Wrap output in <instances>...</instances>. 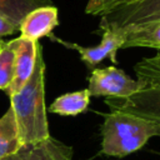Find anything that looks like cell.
<instances>
[{
	"mask_svg": "<svg viewBox=\"0 0 160 160\" xmlns=\"http://www.w3.org/2000/svg\"><path fill=\"white\" fill-rule=\"evenodd\" d=\"M10 108L14 112L22 145H31L50 136L45 106V61L42 48L39 49L35 68L26 84L10 95Z\"/></svg>",
	"mask_w": 160,
	"mask_h": 160,
	"instance_id": "6da1fadb",
	"label": "cell"
},
{
	"mask_svg": "<svg viewBox=\"0 0 160 160\" xmlns=\"http://www.w3.org/2000/svg\"><path fill=\"white\" fill-rule=\"evenodd\" d=\"M101 125V150L106 156L124 158L140 150L152 136H160V128L145 119L112 110Z\"/></svg>",
	"mask_w": 160,
	"mask_h": 160,
	"instance_id": "7a4b0ae2",
	"label": "cell"
},
{
	"mask_svg": "<svg viewBox=\"0 0 160 160\" xmlns=\"http://www.w3.org/2000/svg\"><path fill=\"white\" fill-rule=\"evenodd\" d=\"M136 79L144 86L126 98H106L111 110L122 111L145 119L160 128V69L149 65L144 59L134 66Z\"/></svg>",
	"mask_w": 160,
	"mask_h": 160,
	"instance_id": "3957f363",
	"label": "cell"
},
{
	"mask_svg": "<svg viewBox=\"0 0 160 160\" xmlns=\"http://www.w3.org/2000/svg\"><path fill=\"white\" fill-rule=\"evenodd\" d=\"M99 30H101V41L95 46H81L79 44L69 42L62 39L55 38L52 34L49 38L69 49L78 51L81 61L88 66V69L92 70L98 64L108 58L112 62H116V52L119 49H122L126 39V32L122 29H116L106 24L99 22Z\"/></svg>",
	"mask_w": 160,
	"mask_h": 160,
	"instance_id": "277c9868",
	"label": "cell"
},
{
	"mask_svg": "<svg viewBox=\"0 0 160 160\" xmlns=\"http://www.w3.org/2000/svg\"><path fill=\"white\" fill-rule=\"evenodd\" d=\"M160 20V0H132L100 15V22L116 29H130Z\"/></svg>",
	"mask_w": 160,
	"mask_h": 160,
	"instance_id": "5b68a950",
	"label": "cell"
},
{
	"mask_svg": "<svg viewBox=\"0 0 160 160\" xmlns=\"http://www.w3.org/2000/svg\"><path fill=\"white\" fill-rule=\"evenodd\" d=\"M90 96L126 98L144 86L139 79H132L116 66L92 69L88 78Z\"/></svg>",
	"mask_w": 160,
	"mask_h": 160,
	"instance_id": "8992f818",
	"label": "cell"
},
{
	"mask_svg": "<svg viewBox=\"0 0 160 160\" xmlns=\"http://www.w3.org/2000/svg\"><path fill=\"white\" fill-rule=\"evenodd\" d=\"M59 25V10L54 5L36 8L28 12L19 25L20 36L24 39L39 41V39L50 36Z\"/></svg>",
	"mask_w": 160,
	"mask_h": 160,
	"instance_id": "52a82bcc",
	"label": "cell"
},
{
	"mask_svg": "<svg viewBox=\"0 0 160 160\" xmlns=\"http://www.w3.org/2000/svg\"><path fill=\"white\" fill-rule=\"evenodd\" d=\"M41 48L39 41L24 39L21 36L16 38V49H15V69H14V79L8 89V95H12L18 92L31 76L36 55L39 49Z\"/></svg>",
	"mask_w": 160,
	"mask_h": 160,
	"instance_id": "ba28073f",
	"label": "cell"
},
{
	"mask_svg": "<svg viewBox=\"0 0 160 160\" xmlns=\"http://www.w3.org/2000/svg\"><path fill=\"white\" fill-rule=\"evenodd\" d=\"M25 160H72V148L49 136L39 142L26 145Z\"/></svg>",
	"mask_w": 160,
	"mask_h": 160,
	"instance_id": "9c48e42d",
	"label": "cell"
},
{
	"mask_svg": "<svg viewBox=\"0 0 160 160\" xmlns=\"http://www.w3.org/2000/svg\"><path fill=\"white\" fill-rule=\"evenodd\" d=\"M90 104V94L88 89L66 92L58 96L49 106V111L61 116H76L88 110Z\"/></svg>",
	"mask_w": 160,
	"mask_h": 160,
	"instance_id": "30bf717a",
	"label": "cell"
},
{
	"mask_svg": "<svg viewBox=\"0 0 160 160\" xmlns=\"http://www.w3.org/2000/svg\"><path fill=\"white\" fill-rule=\"evenodd\" d=\"M126 39L122 49L151 48L160 50V20L141 26L125 29Z\"/></svg>",
	"mask_w": 160,
	"mask_h": 160,
	"instance_id": "8fae6325",
	"label": "cell"
},
{
	"mask_svg": "<svg viewBox=\"0 0 160 160\" xmlns=\"http://www.w3.org/2000/svg\"><path fill=\"white\" fill-rule=\"evenodd\" d=\"M22 146L14 112L9 108L0 118V158L11 155Z\"/></svg>",
	"mask_w": 160,
	"mask_h": 160,
	"instance_id": "7c38bea8",
	"label": "cell"
},
{
	"mask_svg": "<svg viewBox=\"0 0 160 160\" xmlns=\"http://www.w3.org/2000/svg\"><path fill=\"white\" fill-rule=\"evenodd\" d=\"M45 5L54 4L51 0H0V15L10 19L16 25H20L28 12Z\"/></svg>",
	"mask_w": 160,
	"mask_h": 160,
	"instance_id": "4fadbf2b",
	"label": "cell"
},
{
	"mask_svg": "<svg viewBox=\"0 0 160 160\" xmlns=\"http://www.w3.org/2000/svg\"><path fill=\"white\" fill-rule=\"evenodd\" d=\"M16 38L9 41L0 40V90L8 91L14 79Z\"/></svg>",
	"mask_w": 160,
	"mask_h": 160,
	"instance_id": "5bb4252c",
	"label": "cell"
},
{
	"mask_svg": "<svg viewBox=\"0 0 160 160\" xmlns=\"http://www.w3.org/2000/svg\"><path fill=\"white\" fill-rule=\"evenodd\" d=\"M112 0H88V4H86V14L89 15H101L109 6V4L111 2Z\"/></svg>",
	"mask_w": 160,
	"mask_h": 160,
	"instance_id": "9a60e30c",
	"label": "cell"
},
{
	"mask_svg": "<svg viewBox=\"0 0 160 160\" xmlns=\"http://www.w3.org/2000/svg\"><path fill=\"white\" fill-rule=\"evenodd\" d=\"M16 31H19V25H16L15 22H12L10 19L0 15V40L4 36L15 34Z\"/></svg>",
	"mask_w": 160,
	"mask_h": 160,
	"instance_id": "2e32d148",
	"label": "cell"
},
{
	"mask_svg": "<svg viewBox=\"0 0 160 160\" xmlns=\"http://www.w3.org/2000/svg\"><path fill=\"white\" fill-rule=\"evenodd\" d=\"M25 156H26V145H24L21 149H19L16 152L11 155L0 158V160H25Z\"/></svg>",
	"mask_w": 160,
	"mask_h": 160,
	"instance_id": "e0dca14e",
	"label": "cell"
},
{
	"mask_svg": "<svg viewBox=\"0 0 160 160\" xmlns=\"http://www.w3.org/2000/svg\"><path fill=\"white\" fill-rule=\"evenodd\" d=\"M149 65H151V66H154V68H156V69H160V51L155 55V56H152V58H145L144 59Z\"/></svg>",
	"mask_w": 160,
	"mask_h": 160,
	"instance_id": "ac0fdd59",
	"label": "cell"
},
{
	"mask_svg": "<svg viewBox=\"0 0 160 160\" xmlns=\"http://www.w3.org/2000/svg\"><path fill=\"white\" fill-rule=\"evenodd\" d=\"M129 1H132V0H112V1L109 4V6H108V9H106L105 11H108V10H110V9H112V8L118 6V5H120V4H124V2H129ZM105 11H104V12H105Z\"/></svg>",
	"mask_w": 160,
	"mask_h": 160,
	"instance_id": "d6986e66",
	"label": "cell"
}]
</instances>
